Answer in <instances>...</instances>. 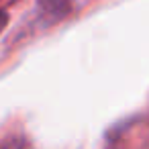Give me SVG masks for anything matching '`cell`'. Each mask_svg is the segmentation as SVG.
I'll list each match as a JSON object with an SVG mask.
<instances>
[{"label": "cell", "mask_w": 149, "mask_h": 149, "mask_svg": "<svg viewBox=\"0 0 149 149\" xmlns=\"http://www.w3.org/2000/svg\"><path fill=\"white\" fill-rule=\"evenodd\" d=\"M0 149H27L23 139H8L4 145H0Z\"/></svg>", "instance_id": "2"}, {"label": "cell", "mask_w": 149, "mask_h": 149, "mask_svg": "<svg viewBox=\"0 0 149 149\" xmlns=\"http://www.w3.org/2000/svg\"><path fill=\"white\" fill-rule=\"evenodd\" d=\"M37 4L47 23H57L72 10V0H37Z\"/></svg>", "instance_id": "1"}, {"label": "cell", "mask_w": 149, "mask_h": 149, "mask_svg": "<svg viewBox=\"0 0 149 149\" xmlns=\"http://www.w3.org/2000/svg\"><path fill=\"white\" fill-rule=\"evenodd\" d=\"M4 23H6V15H4L2 10H0V29L4 27Z\"/></svg>", "instance_id": "3"}]
</instances>
